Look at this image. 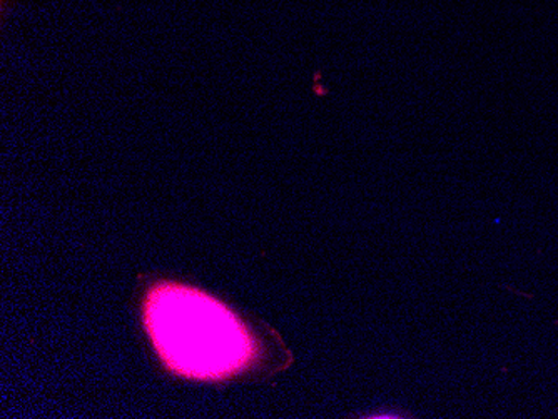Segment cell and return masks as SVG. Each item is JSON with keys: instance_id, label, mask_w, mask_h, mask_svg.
<instances>
[{"instance_id": "cell-1", "label": "cell", "mask_w": 558, "mask_h": 419, "mask_svg": "<svg viewBox=\"0 0 558 419\" xmlns=\"http://www.w3.org/2000/svg\"><path fill=\"white\" fill-rule=\"evenodd\" d=\"M144 316L159 355L183 377L221 380L240 373L255 356V344L238 316L193 287H155L147 294Z\"/></svg>"}]
</instances>
